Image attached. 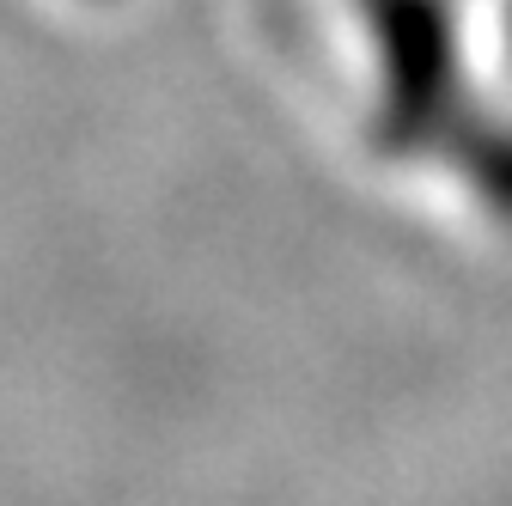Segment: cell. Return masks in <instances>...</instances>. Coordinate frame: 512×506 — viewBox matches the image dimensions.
Returning <instances> with one entry per match:
<instances>
[{"instance_id": "1", "label": "cell", "mask_w": 512, "mask_h": 506, "mask_svg": "<svg viewBox=\"0 0 512 506\" xmlns=\"http://www.w3.org/2000/svg\"><path fill=\"white\" fill-rule=\"evenodd\" d=\"M384 43V141L409 147L452 116V19L439 0H372Z\"/></svg>"}, {"instance_id": "2", "label": "cell", "mask_w": 512, "mask_h": 506, "mask_svg": "<svg viewBox=\"0 0 512 506\" xmlns=\"http://www.w3.org/2000/svg\"><path fill=\"white\" fill-rule=\"evenodd\" d=\"M464 147H470V153H464L470 177L488 189V202H494V208H506V214H512V135L482 129V135H470Z\"/></svg>"}]
</instances>
